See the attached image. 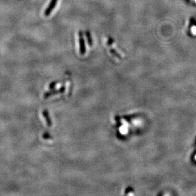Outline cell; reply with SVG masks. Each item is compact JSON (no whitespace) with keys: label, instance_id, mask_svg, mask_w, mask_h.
Listing matches in <instances>:
<instances>
[{"label":"cell","instance_id":"5","mask_svg":"<svg viewBox=\"0 0 196 196\" xmlns=\"http://www.w3.org/2000/svg\"><path fill=\"white\" fill-rule=\"evenodd\" d=\"M110 52H111V53H112V55H113L114 56L116 57L117 58H119V59H121L122 57L120 56V55L118 53V52H117V51L115 50V49H113V48H110Z\"/></svg>","mask_w":196,"mask_h":196},{"label":"cell","instance_id":"4","mask_svg":"<svg viewBox=\"0 0 196 196\" xmlns=\"http://www.w3.org/2000/svg\"><path fill=\"white\" fill-rule=\"evenodd\" d=\"M43 114H44V117H45V119H46V121H47L48 126H52V122L50 121V117H49V116H48V113L47 111H46V110L43 111Z\"/></svg>","mask_w":196,"mask_h":196},{"label":"cell","instance_id":"1","mask_svg":"<svg viewBox=\"0 0 196 196\" xmlns=\"http://www.w3.org/2000/svg\"><path fill=\"white\" fill-rule=\"evenodd\" d=\"M79 36V43H80V53L81 55H84L86 53V45H85V40L84 38V33L81 31L78 32Z\"/></svg>","mask_w":196,"mask_h":196},{"label":"cell","instance_id":"2","mask_svg":"<svg viewBox=\"0 0 196 196\" xmlns=\"http://www.w3.org/2000/svg\"><path fill=\"white\" fill-rule=\"evenodd\" d=\"M57 2H58V0H51L50 3H49L48 6H47V8H46V10H45V11L44 14L45 16H48L50 15L52 12L54 10L55 6H56Z\"/></svg>","mask_w":196,"mask_h":196},{"label":"cell","instance_id":"3","mask_svg":"<svg viewBox=\"0 0 196 196\" xmlns=\"http://www.w3.org/2000/svg\"><path fill=\"white\" fill-rule=\"evenodd\" d=\"M86 36L87 38V40L88 42V44L90 46V47H92L93 45V40L92 39V36H91V34L90 32L89 31H87L86 32Z\"/></svg>","mask_w":196,"mask_h":196}]
</instances>
